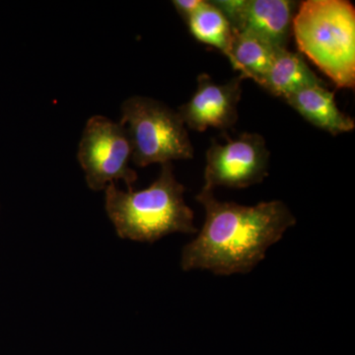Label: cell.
Masks as SVG:
<instances>
[{"label": "cell", "instance_id": "cell-1", "mask_svg": "<svg viewBox=\"0 0 355 355\" xmlns=\"http://www.w3.org/2000/svg\"><path fill=\"white\" fill-rule=\"evenodd\" d=\"M196 198L205 209V221L182 252L184 272L207 270L216 275L252 272L268 250L296 224L295 216L280 200L246 207L221 202L214 191L205 190Z\"/></svg>", "mask_w": 355, "mask_h": 355}, {"label": "cell", "instance_id": "cell-2", "mask_svg": "<svg viewBox=\"0 0 355 355\" xmlns=\"http://www.w3.org/2000/svg\"><path fill=\"white\" fill-rule=\"evenodd\" d=\"M172 163L162 164L157 180L144 190H105V207L116 233L123 239L154 243L173 233L196 234L195 214L184 198Z\"/></svg>", "mask_w": 355, "mask_h": 355}, {"label": "cell", "instance_id": "cell-3", "mask_svg": "<svg viewBox=\"0 0 355 355\" xmlns=\"http://www.w3.org/2000/svg\"><path fill=\"white\" fill-rule=\"evenodd\" d=\"M298 50L338 88L355 85V9L347 0H307L292 24Z\"/></svg>", "mask_w": 355, "mask_h": 355}, {"label": "cell", "instance_id": "cell-4", "mask_svg": "<svg viewBox=\"0 0 355 355\" xmlns=\"http://www.w3.org/2000/svg\"><path fill=\"white\" fill-rule=\"evenodd\" d=\"M121 120L139 167L193 157V147L181 116L164 103L133 96L121 104Z\"/></svg>", "mask_w": 355, "mask_h": 355}, {"label": "cell", "instance_id": "cell-5", "mask_svg": "<svg viewBox=\"0 0 355 355\" xmlns=\"http://www.w3.org/2000/svg\"><path fill=\"white\" fill-rule=\"evenodd\" d=\"M132 156V144L123 123L100 114L89 119L79 142L77 158L91 190L105 191L109 184L118 181L133 190L137 174L130 167Z\"/></svg>", "mask_w": 355, "mask_h": 355}, {"label": "cell", "instance_id": "cell-6", "mask_svg": "<svg viewBox=\"0 0 355 355\" xmlns=\"http://www.w3.org/2000/svg\"><path fill=\"white\" fill-rule=\"evenodd\" d=\"M270 151L259 133L244 132L225 144L212 141L207 151L202 190L219 187L244 189L260 184L268 175Z\"/></svg>", "mask_w": 355, "mask_h": 355}, {"label": "cell", "instance_id": "cell-7", "mask_svg": "<svg viewBox=\"0 0 355 355\" xmlns=\"http://www.w3.org/2000/svg\"><path fill=\"white\" fill-rule=\"evenodd\" d=\"M236 31L248 32L277 50L287 49L297 3L289 0L211 1Z\"/></svg>", "mask_w": 355, "mask_h": 355}, {"label": "cell", "instance_id": "cell-8", "mask_svg": "<svg viewBox=\"0 0 355 355\" xmlns=\"http://www.w3.org/2000/svg\"><path fill=\"white\" fill-rule=\"evenodd\" d=\"M243 79L238 76L219 84L209 74H200L197 91L178 112L184 125L200 132L209 128L222 130L232 128L238 120Z\"/></svg>", "mask_w": 355, "mask_h": 355}, {"label": "cell", "instance_id": "cell-9", "mask_svg": "<svg viewBox=\"0 0 355 355\" xmlns=\"http://www.w3.org/2000/svg\"><path fill=\"white\" fill-rule=\"evenodd\" d=\"M284 101L315 127L333 135L354 130V119L338 109L335 92L324 85L311 86L286 96Z\"/></svg>", "mask_w": 355, "mask_h": 355}, {"label": "cell", "instance_id": "cell-10", "mask_svg": "<svg viewBox=\"0 0 355 355\" xmlns=\"http://www.w3.org/2000/svg\"><path fill=\"white\" fill-rule=\"evenodd\" d=\"M317 85L326 86V83L311 70L301 53L287 49L277 51L261 84L270 94L282 99L301 89Z\"/></svg>", "mask_w": 355, "mask_h": 355}, {"label": "cell", "instance_id": "cell-11", "mask_svg": "<svg viewBox=\"0 0 355 355\" xmlns=\"http://www.w3.org/2000/svg\"><path fill=\"white\" fill-rule=\"evenodd\" d=\"M232 30L229 62L243 78L253 79L261 85L279 50L250 33Z\"/></svg>", "mask_w": 355, "mask_h": 355}, {"label": "cell", "instance_id": "cell-12", "mask_svg": "<svg viewBox=\"0 0 355 355\" xmlns=\"http://www.w3.org/2000/svg\"><path fill=\"white\" fill-rule=\"evenodd\" d=\"M186 23L198 42L214 46L230 60L232 26L218 7L211 1L203 0L202 6Z\"/></svg>", "mask_w": 355, "mask_h": 355}, {"label": "cell", "instance_id": "cell-13", "mask_svg": "<svg viewBox=\"0 0 355 355\" xmlns=\"http://www.w3.org/2000/svg\"><path fill=\"white\" fill-rule=\"evenodd\" d=\"M202 2L203 0H174L172 3L177 12L187 22V20L198 10V7L202 6Z\"/></svg>", "mask_w": 355, "mask_h": 355}]
</instances>
